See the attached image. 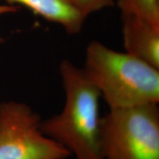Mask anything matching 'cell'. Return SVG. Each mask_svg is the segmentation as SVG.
Returning a JSON list of instances; mask_svg holds the SVG:
<instances>
[{
    "label": "cell",
    "instance_id": "cell-3",
    "mask_svg": "<svg viewBox=\"0 0 159 159\" xmlns=\"http://www.w3.org/2000/svg\"><path fill=\"white\" fill-rule=\"evenodd\" d=\"M103 159H159L158 104L109 109L101 118Z\"/></svg>",
    "mask_w": 159,
    "mask_h": 159
},
{
    "label": "cell",
    "instance_id": "cell-9",
    "mask_svg": "<svg viewBox=\"0 0 159 159\" xmlns=\"http://www.w3.org/2000/svg\"><path fill=\"white\" fill-rule=\"evenodd\" d=\"M18 11L16 6L11 5H0V16L7 14V13H15ZM2 38L0 37V43L2 42Z\"/></svg>",
    "mask_w": 159,
    "mask_h": 159
},
{
    "label": "cell",
    "instance_id": "cell-6",
    "mask_svg": "<svg viewBox=\"0 0 159 159\" xmlns=\"http://www.w3.org/2000/svg\"><path fill=\"white\" fill-rule=\"evenodd\" d=\"M8 5H23L35 14L63 27L69 35L82 30L85 17L68 0H5Z\"/></svg>",
    "mask_w": 159,
    "mask_h": 159
},
{
    "label": "cell",
    "instance_id": "cell-4",
    "mask_svg": "<svg viewBox=\"0 0 159 159\" xmlns=\"http://www.w3.org/2000/svg\"><path fill=\"white\" fill-rule=\"evenodd\" d=\"M39 114L26 103H0V159H66L70 153L43 134Z\"/></svg>",
    "mask_w": 159,
    "mask_h": 159
},
{
    "label": "cell",
    "instance_id": "cell-1",
    "mask_svg": "<svg viewBox=\"0 0 159 159\" xmlns=\"http://www.w3.org/2000/svg\"><path fill=\"white\" fill-rule=\"evenodd\" d=\"M59 74L65 94L64 105L58 114L41 121L43 133L75 159H103L98 90L82 67L68 59L61 61Z\"/></svg>",
    "mask_w": 159,
    "mask_h": 159
},
{
    "label": "cell",
    "instance_id": "cell-5",
    "mask_svg": "<svg viewBox=\"0 0 159 159\" xmlns=\"http://www.w3.org/2000/svg\"><path fill=\"white\" fill-rule=\"evenodd\" d=\"M125 52L159 69V27L142 18L121 15Z\"/></svg>",
    "mask_w": 159,
    "mask_h": 159
},
{
    "label": "cell",
    "instance_id": "cell-7",
    "mask_svg": "<svg viewBox=\"0 0 159 159\" xmlns=\"http://www.w3.org/2000/svg\"><path fill=\"white\" fill-rule=\"evenodd\" d=\"M121 15L142 18L159 27L158 0H116Z\"/></svg>",
    "mask_w": 159,
    "mask_h": 159
},
{
    "label": "cell",
    "instance_id": "cell-2",
    "mask_svg": "<svg viewBox=\"0 0 159 159\" xmlns=\"http://www.w3.org/2000/svg\"><path fill=\"white\" fill-rule=\"evenodd\" d=\"M85 75L109 109L159 102V69L91 41L85 49Z\"/></svg>",
    "mask_w": 159,
    "mask_h": 159
},
{
    "label": "cell",
    "instance_id": "cell-8",
    "mask_svg": "<svg viewBox=\"0 0 159 159\" xmlns=\"http://www.w3.org/2000/svg\"><path fill=\"white\" fill-rule=\"evenodd\" d=\"M71 5L81 12L85 17L92 13L112 7L114 0H68Z\"/></svg>",
    "mask_w": 159,
    "mask_h": 159
}]
</instances>
